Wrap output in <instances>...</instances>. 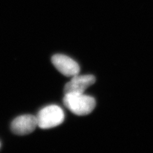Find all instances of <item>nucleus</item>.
<instances>
[{
	"instance_id": "nucleus-4",
	"label": "nucleus",
	"mask_w": 153,
	"mask_h": 153,
	"mask_svg": "<svg viewBox=\"0 0 153 153\" xmlns=\"http://www.w3.org/2000/svg\"><path fill=\"white\" fill-rule=\"evenodd\" d=\"M37 126L36 117L26 114L13 119L11 124V130L16 135H25L32 133Z\"/></svg>"
},
{
	"instance_id": "nucleus-1",
	"label": "nucleus",
	"mask_w": 153,
	"mask_h": 153,
	"mask_svg": "<svg viewBox=\"0 0 153 153\" xmlns=\"http://www.w3.org/2000/svg\"><path fill=\"white\" fill-rule=\"evenodd\" d=\"M65 107L77 116H86L93 112L96 107L95 99L84 93L65 94Z\"/></svg>"
},
{
	"instance_id": "nucleus-5",
	"label": "nucleus",
	"mask_w": 153,
	"mask_h": 153,
	"mask_svg": "<svg viewBox=\"0 0 153 153\" xmlns=\"http://www.w3.org/2000/svg\"><path fill=\"white\" fill-rule=\"evenodd\" d=\"M96 79L92 75H79L72 76L71 80L65 85L64 93H84L91 85L94 84Z\"/></svg>"
},
{
	"instance_id": "nucleus-2",
	"label": "nucleus",
	"mask_w": 153,
	"mask_h": 153,
	"mask_svg": "<svg viewBox=\"0 0 153 153\" xmlns=\"http://www.w3.org/2000/svg\"><path fill=\"white\" fill-rule=\"evenodd\" d=\"M64 119L63 109L56 105H49L42 108L36 116L37 125L42 129H49L59 126Z\"/></svg>"
},
{
	"instance_id": "nucleus-3",
	"label": "nucleus",
	"mask_w": 153,
	"mask_h": 153,
	"mask_svg": "<svg viewBox=\"0 0 153 153\" xmlns=\"http://www.w3.org/2000/svg\"><path fill=\"white\" fill-rule=\"evenodd\" d=\"M52 63L61 74L66 76L78 75L80 71L79 64L66 55L57 54L52 57Z\"/></svg>"
}]
</instances>
